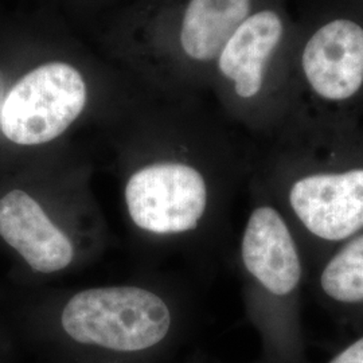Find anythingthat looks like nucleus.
Returning <instances> with one entry per match:
<instances>
[{"label":"nucleus","mask_w":363,"mask_h":363,"mask_svg":"<svg viewBox=\"0 0 363 363\" xmlns=\"http://www.w3.org/2000/svg\"><path fill=\"white\" fill-rule=\"evenodd\" d=\"M286 34L284 21L274 10L252 13L235 30L218 55L222 76L233 84L242 101L259 99L265 88L267 67Z\"/></svg>","instance_id":"7"},{"label":"nucleus","mask_w":363,"mask_h":363,"mask_svg":"<svg viewBox=\"0 0 363 363\" xmlns=\"http://www.w3.org/2000/svg\"><path fill=\"white\" fill-rule=\"evenodd\" d=\"M307 89L325 116L316 125L354 124L347 117L363 94V26L350 18H335L318 27L301 52Z\"/></svg>","instance_id":"6"},{"label":"nucleus","mask_w":363,"mask_h":363,"mask_svg":"<svg viewBox=\"0 0 363 363\" xmlns=\"http://www.w3.org/2000/svg\"><path fill=\"white\" fill-rule=\"evenodd\" d=\"M250 9L252 0H190L182 23L183 50L196 61L218 58Z\"/></svg>","instance_id":"9"},{"label":"nucleus","mask_w":363,"mask_h":363,"mask_svg":"<svg viewBox=\"0 0 363 363\" xmlns=\"http://www.w3.org/2000/svg\"><path fill=\"white\" fill-rule=\"evenodd\" d=\"M86 100L85 81L73 66H39L7 93L0 111V130L16 145L52 143L77 121Z\"/></svg>","instance_id":"5"},{"label":"nucleus","mask_w":363,"mask_h":363,"mask_svg":"<svg viewBox=\"0 0 363 363\" xmlns=\"http://www.w3.org/2000/svg\"><path fill=\"white\" fill-rule=\"evenodd\" d=\"M256 174L281 210L308 269L363 230V130L301 123Z\"/></svg>","instance_id":"1"},{"label":"nucleus","mask_w":363,"mask_h":363,"mask_svg":"<svg viewBox=\"0 0 363 363\" xmlns=\"http://www.w3.org/2000/svg\"><path fill=\"white\" fill-rule=\"evenodd\" d=\"M235 262L250 325L267 363H310L301 319L310 269L291 225L255 175Z\"/></svg>","instance_id":"3"},{"label":"nucleus","mask_w":363,"mask_h":363,"mask_svg":"<svg viewBox=\"0 0 363 363\" xmlns=\"http://www.w3.org/2000/svg\"><path fill=\"white\" fill-rule=\"evenodd\" d=\"M0 238L31 272L52 277L99 259L109 233L88 184L58 179L42 191L13 187L0 195Z\"/></svg>","instance_id":"4"},{"label":"nucleus","mask_w":363,"mask_h":363,"mask_svg":"<svg viewBox=\"0 0 363 363\" xmlns=\"http://www.w3.org/2000/svg\"><path fill=\"white\" fill-rule=\"evenodd\" d=\"M253 363H267V362H265V361H264V359H262V358H261V359H259V361H257V362H253Z\"/></svg>","instance_id":"11"},{"label":"nucleus","mask_w":363,"mask_h":363,"mask_svg":"<svg viewBox=\"0 0 363 363\" xmlns=\"http://www.w3.org/2000/svg\"><path fill=\"white\" fill-rule=\"evenodd\" d=\"M349 343L328 358L325 363H363V328Z\"/></svg>","instance_id":"10"},{"label":"nucleus","mask_w":363,"mask_h":363,"mask_svg":"<svg viewBox=\"0 0 363 363\" xmlns=\"http://www.w3.org/2000/svg\"><path fill=\"white\" fill-rule=\"evenodd\" d=\"M189 318L186 298L156 281L84 286L58 295L48 337L57 363H169Z\"/></svg>","instance_id":"2"},{"label":"nucleus","mask_w":363,"mask_h":363,"mask_svg":"<svg viewBox=\"0 0 363 363\" xmlns=\"http://www.w3.org/2000/svg\"><path fill=\"white\" fill-rule=\"evenodd\" d=\"M316 303L337 325L363 328V230L333 247L310 272Z\"/></svg>","instance_id":"8"}]
</instances>
